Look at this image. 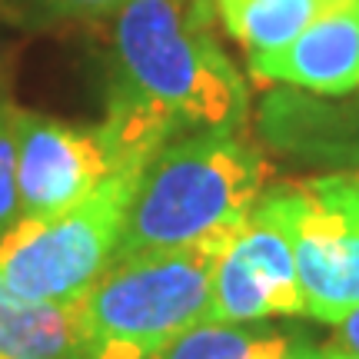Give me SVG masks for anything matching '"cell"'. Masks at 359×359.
Here are the masks:
<instances>
[{
    "mask_svg": "<svg viewBox=\"0 0 359 359\" xmlns=\"http://www.w3.org/2000/svg\"><path fill=\"white\" fill-rule=\"evenodd\" d=\"M43 13L64 17V20H93V17H110L130 0H34Z\"/></svg>",
    "mask_w": 359,
    "mask_h": 359,
    "instance_id": "cell-13",
    "label": "cell"
},
{
    "mask_svg": "<svg viewBox=\"0 0 359 359\" xmlns=\"http://www.w3.org/2000/svg\"><path fill=\"white\" fill-rule=\"evenodd\" d=\"M114 93L183 133L240 130L250 90L213 34V0H130L114 13Z\"/></svg>",
    "mask_w": 359,
    "mask_h": 359,
    "instance_id": "cell-1",
    "label": "cell"
},
{
    "mask_svg": "<svg viewBox=\"0 0 359 359\" xmlns=\"http://www.w3.org/2000/svg\"><path fill=\"white\" fill-rule=\"evenodd\" d=\"M143 170H120L53 217H20L0 240V283L30 303H74L116 259Z\"/></svg>",
    "mask_w": 359,
    "mask_h": 359,
    "instance_id": "cell-4",
    "label": "cell"
},
{
    "mask_svg": "<svg viewBox=\"0 0 359 359\" xmlns=\"http://www.w3.org/2000/svg\"><path fill=\"white\" fill-rule=\"evenodd\" d=\"M313 359H359V353H349V349L343 346H316V353H313Z\"/></svg>",
    "mask_w": 359,
    "mask_h": 359,
    "instance_id": "cell-15",
    "label": "cell"
},
{
    "mask_svg": "<svg viewBox=\"0 0 359 359\" xmlns=\"http://www.w3.org/2000/svg\"><path fill=\"white\" fill-rule=\"evenodd\" d=\"M343 177H346L349 183H353V190L359 193V163H356V167H353V170H346V173H343Z\"/></svg>",
    "mask_w": 359,
    "mask_h": 359,
    "instance_id": "cell-16",
    "label": "cell"
},
{
    "mask_svg": "<svg viewBox=\"0 0 359 359\" xmlns=\"http://www.w3.org/2000/svg\"><path fill=\"white\" fill-rule=\"evenodd\" d=\"M259 80L306 90L316 97H349L359 90V0H339L299 30L286 47L253 53Z\"/></svg>",
    "mask_w": 359,
    "mask_h": 359,
    "instance_id": "cell-8",
    "label": "cell"
},
{
    "mask_svg": "<svg viewBox=\"0 0 359 359\" xmlns=\"http://www.w3.org/2000/svg\"><path fill=\"white\" fill-rule=\"evenodd\" d=\"M266 187L269 163L236 130L177 137L143 170L116 259L219 240L253 213Z\"/></svg>",
    "mask_w": 359,
    "mask_h": 359,
    "instance_id": "cell-2",
    "label": "cell"
},
{
    "mask_svg": "<svg viewBox=\"0 0 359 359\" xmlns=\"http://www.w3.org/2000/svg\"><path fill=\"white\" fill-rule=\"evenodd\" d=\"M257 210L290 240L309 320L336 326L359 309V193L343 173L273 183Z\"/></svg>",
    "mask_w": 359,
    "mask_h": 359,
    "instance_id": "cell-5",
    "label": "cell"
},
{
    "mask_svg": "<svg viewBox=\"0 0 359 359\" xmlns=\"http://www.w3.org/2000/svg\"><path fill=\"white\" fill-rule=\"evenodd\" d=\"M226 236L114 259L77 299L74 359H156L177 336L206 323L213 263Z\"/></svg>",
    "mask_w": 359,
    "mask_h": 359,
    "instance_id": "cell-3",
    "label": "cell"
},
{
    "mask_svg": "<svg viewBox=\"0 0 359 359\" xmlns=\"http://www.w3.org/2000/svg\"><path fill=\"white\" fill-rule=\"evenodd\" d=\"M77 339V299L30 303L0 283V359H74Z\"/></svg>",
    "mask_w": 359,
    "mask_h": 359,
    "instance_id": "cell-9",
    "label": "cell"
},
{
    "mask_svg": "<svg viewBox=\"0 0 359 359\" xmlns=\"http://www.w3.org/2000/svg\"><path fill=\"white\" fill-rule=\"evenodd\" d=\"M13 130L20 217H53L120 173L103 127H77L13 107Z\"/></svg>",
    "mask_w": 359,
    "mask_h": 359,
    "instance_id": "cell-6",
    "label": "cell"
},
{
    "mask_svg": "<svg viewBox=\"0 0 359 359\" xmlns=\"http://www.w3.org/2000/svg\"><path fill=\"white\" fill-rule=\"evenodd\" d=\"M316 346L273 326L200 323L177 336L156 359H313Z\"/></svg>",
    "mask_w": 359,
    "mask_h": 359,
    "instance_id": "cell-10",
    "label": "cell"
},
{
    "mask_svg": "<svg viewBox=\"0 0 359 359\" xmlns=\"http://www.w3.org/2000/svg\"><path fill=\"white\" fill-rule=\"evenodd\" d=\"M333 4L339 0H217V11L233 40L253 57L286 47Z\"/></svg>",
    "mask_w": 359,
    "mask_h": 359,
    "instance_id": "cell-11",
    "label": "cell"
},
{
    "mask_svg": "<svg viewBox=\"0 0 359 359\" xmlns=\"http://www.w3.org/2000/svg\"><path fill=\"white\" fill-rule=\"evenodd\" d=\"M336 346L359 353V309H353L346 320L336 323Z\"/></svg>",
    "mask_w": 359,
    "mask_h": 359,
    "instance_id": "cell-14",
    "label": "cell"
},
{
    "mask_svg": "<svg viewBox=\"0 0 359 359\" xmlns=\"http://www.w3.org/2000/svg\"><path fill=\"white\" fill-rule=\"evenodd\" d=\"M20 219V187H17V130L13 107L0 103V240Z\"/></svg>",
    "mask_w": 359,
    "mask_h": 359,
    "instance_id": "cell-12",
    "label": "cell"
},
{
    "mask_svg": "<svg viewBox=\"0 0 359 359\" xmlns=\"http://www.w3.org/2000/svg\"><path fill=\"white\" fill-rule=\"evenodd\" d=\"M269 316H306V309L290 240L253 206L219 246L206 323H259Z\"/></svg>",
    "mask_w": 359,
    "mask_h": 359,
    "instance_id": "cell-7",
    "label": "cell"
}]
</instances>
